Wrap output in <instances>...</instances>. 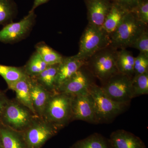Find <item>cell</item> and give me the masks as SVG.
<instances>
[{
	"mask_svg": "<svg viewBox=\"0 0 148 148\" xmlns=\"http://www.w3.org/2000/svg\"><path fill=\"white\" fill-rule=\"evenodd\" d=\"M117 50L108 46L88 58L84 66L93 76L104 83L119 73L116 64Z\"/></svg>",
	"mask_w": 148,
	"mask_h": 148,
	"instance_id": "1",
	"label": "cell"
},
{
	"mask_svg": "<svg viewBox=\"0 0 148 148\" xmlns=\"http://www.w3.org/2000/svg\"><path fill=\"white\" fill-rule=\"evenodd\" d=\"M92 97L97 123L110 122L124 112L130 103L116 102L104 93L101 86L92 82L88 90Z\"/></svg>",
	"mask_w": 148,
	"mask_h": 148,
	"instance_id": "2",
	"label": "cell"
},
{
	"mask_svg": "<svg viewBox=\"0 0 148 148\" xmlns=\"http://www.w3.org/2000/svg\"><path fill=\"white\" fill-rule=\"evenodd\" d=\"M72 95L55 92L52 93L42 118L59 129L72 121Z\"/></svg>",
	"mask_w": 148,
	"mask_h": 148,
	"instance_id": "3",
	"label": "cell"
},
{
	"mask_svg": "<svg viewBox=\"0 0 148 148\" xmlns=\"http://www.w3.org/2000/svg\"><path fill=\"white\" fill-rule=\"evenodd\" d=\"M110 45V37L102 27L88 24L80 40L78 52L75 56L85 62L95 53Z\"/></svg>",
	"mask_w": 148,
	"mask_h": 148,
	"instance_id": "4",
	"label": "cell"
},
{
	"mask_svg": "<svg viewBox=\"0 0 148 148\" xmlns=\"http://www.w3.org/2000/svg\"><path fill=\"white\" fill-rule=\"evenodd\" d=\"M147 27L137 19L133 12H128L110 36V45L117 49L130 47L135 39Z\"/></svg>",
	"mask_w": 148,
	"mask_h": 148,
	"instance_id": "5",
	"label": "cell"
},
{
	"mask_svg": "<svg viewBox=\"0 0 148 148\" xmlns=\"http://www.w3.org/2000/svg\"><path fill=\"white\" fill-rule=\"evenodd\" d=\"M37 116L16 100H9L3 112L0 123L14 130L22 132Z\"/></svg>",
	"mask_w": 148,
	"mask_h": 148,
	"instance_id": "6",
	"label": "cell"
},
{
	"mask_svg": "<svg viewBox=\"0 0 148 148\" xmlns=\"http://www.w3.org/2000/svg\"><path fill=\"white\" fill-rule=\"evenodd\" d=\"M60 130L55 125L37 116L22 133L27 148H42Z\"/></svg>",
	"mask_w": 148,
	"mask_h": 148,
	"instance_id": "7",
	"label": "cell"
},
{
	"mask_svg": "<svg viewBox=\"0 0 148 148\" xmlns=\"http://www.w3.org/2000/svg\"><path fill=\"white\" fill-rule=\"evenodd\" d=\"M101 87L109 98L116 102L130 103L133 98L132 79L120 73L111 77Z\"/></svg>",
	"mask_w": 148,
	"mask_h": 148,
	"instance_id": "8",
	"label": "cell"
},
{
	"mask_svg": "<svg viewBox=\"0 0 148 148\" xmlns=\"http://www.w3.org/2000/svg\"><path fill=\"white\" fill-rule=\"evenodd\" d=\"M36 18L34 11L29 12L28 15L20 21L12 22L4 26L0 30V42L12 44L24 39L31 33Z\"/></svg>",
	"mask_w": 148,
	"mask_h": 148,
	"instance_id": "9",
	"label": "cell"
},
{
	"mask_svg": "<svg viewBox=\"0 0 148 148\" xmlns=\"http://www.w3.org/2000/svg\"><path fill=\"white\" fill-rule=\"evenodd\" d=\"M72 121L81 120L97 124L94 104L89 92L72 95Z\"/></svg>",
	"mask_w": 148,
	"mask_h": 148,
	"instance_id": "10",
	"label": "cell"
},
{
	"mask_svg": "<svg viewBox=\"0 0 148 148\" xmlns=\"http://www.w3.org/2000/svg\"><path fill=\"white\" fill-rule=\"evenodd\" d=\"M82 68L61 84L57 88L56 92L72 95L88 93L92 82L87 74L82 70Z\"/></svg>",
	"mask_w": 148,
	"mask_h": 148,
	"instance_id": "11",
	"label": "cell"
},
{
	"mask_svg": "<svg viewBox=\"0 0 148 148\" xmlns=\"http://www.w3.org/2000/svg\"><path fill=\"white\" fill-rule=\"evenodd\" d=\"M88 24L102 27L112 5V0H84Z\"/></svg>",
	"mask_w": 148,
	"mask_h": 148,
	"instance_id": "12",
	"label": "cell"
},
{
	"mask_svg": "<svg viewBox=\"0 0 148 148\" xmlns=\"http://www.w3.org/2000/svg\"><path fill=\"white\" fill-rule=\"evenodd\" d=\"M109 142L111 148H146L140 138L123 130L113 132Z\"/></svg>",
	"mask_w": 148,
	"mask_h": 148,
	"instance_id": "13",
	"label": "cell"
},
{
	"mask_svg": "<svg viewBox=\"0 0 148 148\" xmlns=\"http://www.w3.org/2000/svg\"><path fill=\"white\" fill-rule=\"evenodd\" d=\"M30 92L31 101L36 115L42 118L46 107L53 93L46 90L31 77Z\"/></svg>",
	"mask_w": 148,
	"mask_h": 148,
	"instance_id": "14",
	"label": "cell"
},
{
	"mask_svg": "<svg viewBox=\"0 0 148 148\" xmlns=\"http://www.w3.org/2000/svg\"><path fill=\"white\" fill-rule=\"evenodd\" d=\"M85 62L79 59L75 56L63 57L58 65L56 78V90L59 86L71 78L79 70L84 66Z\"/></svg>",
	"mask_w": 148,
	"mask_h": 148,
	"instance_id": "15",
	"label": "cell"
},
{
	"mask_svg": "<svg viewBox=\"0 0 148 148\" xmlns=\"http://www.w3.org/2000/svg\"><path fill=\"white\" fill-rule=\"evenodd\" d=\"M30 77L27 76L8 86L9 89L16 93L15 100L21 105L28 108L36 115L31 101L30 92Z\"/></svg>",
	"mask_w": 148,
	"mask_h": 148,
	"instance_id": "16",
	"label": "cell"
},
{
	"mask_svg": "<svg viewBox=\"0 0 148 148\" xmlns=\"http://www.w3.org/2000/svg\"><path fill=\"white\" fill-rule=\"evenodd\" d=\"M0 137L3 148H27L22 132L0 123Z\"/></svg>",
	"mask_w": 148,
	"mask_h": 148,
	"instance_id": "17",
	"label": "cell"
},
{
	"mask_svg": "<svg viewBox=\"0 0 148 148\" xmlns=\"http://www.w3.org/2000/svg\"><path fill=\"white\" fill-rule=\"evenodd\" d=\"M127 12L119 5L113 2L110 10L106 16L102 27L109 36L116 30Z\"/></svg>",
	"mask_w": 148,
	"mask_h": 148,
	"instance_id": "18",
	"label": "cell"
},
{
	"mask_svg": "<svg viewBox=\"0 0 148 148\" xmlns=\"http://www.w3.org/2000/svg\"><path fill=\"white\" fill-rule=\"evenodd\" d=\"M58 65L48 66L41 73L31 78L49 92L51 93L56 92V78Z\"/></svg>",
	"mask_w": 148,
	"mask_h": 148,
	"instance_id": "19",
	"label": "cell"
},
{
	"mask_svg": "<svg viewBox=\"0 0 148 148\" xmlns=\"http://www.w3.org/2000/svg\"><path fill=\"white\" fill-rule=\"evenodd\" d=\"M135 57L126 49L118 51L116 64L119 73L132 79L134 76Z\"/></svg>",
	"mask_w": 148,
	"mask_h": 148,
	"instance_id": "20",
	"label": "cell"
},
{
	"mask_svg": "<svg viewBox=\"0 0 148 148\" xmlns=\"http://www.w3.org/2000/svg\"><path fill=\"white\" fill-rule=\"evenodd\" d=\"M0 75L5 80L8 86L29 76L26 74L24 67H14L1 64Z\"/></svg>",
	"mask_w": 148,
	"mask_h": 148,
	"instance_id": "21",
	"label": "cell"
},
{
	"mask_svg": "<svg viewBox=\"0 0 148 148\" xmlns=\"http://www.w3.org/2000/svg\"><path fill=\"white\" fill-rule=\"evenodd\" d=\"M71 148H111L110 143L103 136L94 133L74 143Z\"/></svg>",
	"mask_w": 148,
	"mask_h": 148,
	"instance_id": "22",
	"label": "cell"
},
{
	"mask_svg": "<svg viewBox=\"0 0 148 148\" xmlns=\"http://www.w3.org/2000/svg\"><path fill=\"white\" fill-rule=\"evenodd\" d=\"M17 14L14 0H0V25L4 26L13 22Z\"/></svg>",
	"mask_w": 148,
	"mask_h": 148,
	"instance_id": "23",
	"label": "cell"
},
{
	"mask_svg": "<svg viewBox=\"0 0 148 148\" xmlns=\"http://www.w3.org/2000/svg\"><path fill=\"white\" fill-rule=\"evenodd\" d=\"M37 51L48 66L60 64L63 56L44 42L38 44L36 47Z\"/></svg>",
	"mask_w": 148,
	"mask_h": 148,
	"instance_id": "24",
	"label": "cell"
},
{
	"mask_svg": "<svg viewBox=\"0 0 148 148\" xmlns=\"http://www.w3.org/2000/svg\"><path fill=\"white\" fill-rule=\"evenodd\" d=\"M48 66L39 53L36 51L23 67L27 75L32 77L41 73Z\"/></svg>",
	"mask_w": 148,
	"mask_h": 148,
	"instance_id": "25",
	"label": "cell"
},
{
	"mask_svg": "<svg viewBox=\"0 0 148 148\" xmlns=\"http://www.w3.org/2000/svg\"><path fill=\"white\" fill-rule=\"evenodd\" d=\"M133 98L148 94V72L132 79Z\"/></svg>",
	"mask_w": 148,
	"mask_h": 148,
	"instance_id": "26",
	"label": "cell"
},
{
	"mask_svg": "<svg viewBox=\"0 0 148 148\" xmlns=\"http://www.w3.org/2000/svg\"><path fill=\"white\" fill-rule=\"evenodd\" d=\"M130 47L140 51V53L148 57V32L147 27L143 31L132 43Z\"/></svg>",
	"mask_w": 148,
	"mask_h": 148,
	"instance_id": "27",
	"label": "cell"
},
{
	"mask_svg": "<svg viewBox=\"0 0 148 148\" xmlns=\"http://www.w3.org/2000/svg\"><path fill=\"white\" fill-rule=\"evenodd\" d=\"M147 72H148V57L140 53L137 57H135L133 77Z\"/></svg>",
	"mask_w": 148,
	"mask_h": 148,
	"instance_id": "28",
	"label": "cell"
},
{
	"mask_svg": "<svg viewBox=\"0 0 148 148\" xmlns=\"http://www.w3.org/2000/svg\"><path fill=\"white\" fill-rule=\"evenodd\" d=\"M131 12L135 14L137 19L143 24L148 26V0H144Z\"/></svg>",
	"mask_w": 148,
	"mask_h": 148,
	"instance_id": "29",
	"label": "cell"
},
{
	"mask_svg": "<svg viewBox=\"0 0 148 148\" xmlns=\"http://www.w3.org/2000/svg\"><path fill=\"white\" fill-rule=\"evenodd\" d=\"M144 0H112V2L126 11L131 12Z\"/></svg>",
	"mask_w": 148,
	"mask_h": 148,
	"instance_id": "30",
	"label": "cell"
},
{
	"mask_svg": "<svg viewBox=\"0 0 148 148\" xmlns=\"http://www.w3.org/2000/svg\"><path fill=\"white\" fill-rule=\"evenodd\" d=\"M9 99L7 97L4 92L0 90V123L3 111Z\"/></svg>",
	"mask_w": 148,
	"mask_h": 148,
	"instance_id": "31",
	"label": "cell"
},
{
	"mask_svg": "<svg viewBox=\"0 0 148 148\" xmlns=\"http://www.w3.org/2000/svg\"><path fill=\"white\" fill-rule=\"evenodd\" d=\"M49 0H34V4L32 8L29 12L34 11L35 9L39 6L45 3L48 1Z\"/></svg>",
	"mask_w": 148,
	"mask_h": 148,
	"instance_id": "32",
	"label": "cell"
},
{
	"mask_svg": "<svg viewBox=\"0 0 148 148\" xmlns=\"http://www.w3.org/2000/svg\"><path fill=\"white\" fill-rule=\"evenodd\" d=\"M0 148H3L2 143L1 139V137H0Z\"/></svg>",
	"mask_w": 148,
	"mask_h": 148,
	"instance_id": "33",
	"label": "cell"
},
{
	"mask_svg": "<svg viewBox=\"0 0 148 148\" xmlns=\"http://www.w3.org/2000/svg\"></svg>",
	"mask_w": 148,
	"mask_h": 148,
	"instance_id": "34",
	"label": "cell"
}]
</instances>
